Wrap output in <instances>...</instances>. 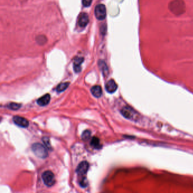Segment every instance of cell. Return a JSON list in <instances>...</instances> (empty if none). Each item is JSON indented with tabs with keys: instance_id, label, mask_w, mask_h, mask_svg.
I'll return each instance as SVG.
<instances>
[{
	"instance_id": "obj_13",
	"label": "cell",
	"mask_w": 193,
	"mask_h": 193,
	"mask_svg": "<svg viewBox=\"0 0 193 193\" xmlns=\"http://www.w3.org/2000/svg\"><path fill=\"white\" fill-rule=\"evenodd\" d=\"M70 83L69 82H65V83H62L60 84L59 85H58V86L56 88V91L57 92L60 93L61 92H63L69 86Z\"/></svg>"
},
{
	"instance_id": "obj_17",
	"label": "cell",
	"mask_w": 193,
	"mask_h": 193,
	"mask_svg": "<svg viewBox=\"0 0 193 193\" xmlns=\"http://www.w3.org/2000/svg\"><path fill=\"white\" fill-rule=\"evenodd\" d=\"M42 141L44 143V144L45 146V147L49 150H51L52 147L51 143H50V140L48 137H43L42 139Z\"/></svg>"
},
{
	"instance_id": "obj_2",
	"label": "cell",
	"mask_w": 193,
	"mask_h": 193,
	"mask_svg": "<svg viewBox=\"0 0 193 193\" xmlns=\"http://www.w3.org/2000/svg\"><path fill=\"white\" fill-rule=\"evenodd\" d=\"M122 116L127 119L137 121L138 119V114L130 106H124L121 110Z\"/></svg>"
},
{
	"instance_id": "obj_3",
	"label": "cell",
	"mask_w": 193,
	"mask_h": 193,
	"mask_svg": "<svg viewBox=\"0 0 193 193\" xmlns=\"http://www.w3.org/2000/svg\"><path fill=\"white\" fill-rule=\"evenodd\" d=\"M42 179L46 186L51 187L56 182L55 175L50 171H45L42 174Z\"/></svg>"
},
{
	"instance_id": "obj_7",
	"label": "cell",
	"mask_w": 193,
	"mask_h": 193,
	"mask_svg": "<svg viewBox=\"0 0 193 193\" xmlns=\"http://www.w3.org/2000/svg\"><path fill=\"white\" fill-rule=\"evenodd\" d=\"M89 22V17L86 13H82L78 17V23L81 27H84Z\"/></svg>"
},
{
	"instance_id": "obj_11",
	"label": "cell",
	"mask_w": 193,
	"mask_h": 193,
	"mask_svg": "<svg viewBox=\"0 0 193 193\" xmlns=\"http://www.w3.org/2000/svg\"><path fill=\"white\" fill-rule=\"evenodd\" d=\"M84 61V58L82 57H77L75 60L74 62V71L76 73H79L81 70V65Z\"/></svg>"
},
{
	"instance_id": "obj_19",
	"label": "cell",
	"mask_w": 193,
	"mask_h": 193,
	"mask_svg": "<svg viewBox=\"0 0 193 193\" xmlns=\"http://www.w3.org/2000/svg\"><path fill=\"white\" fill-rule=\"evenodd\" d=\"M92 2V0H83L82 3L84 7H89L91 5Z\"/></svg>"
},
{
	"instance_id": "obj_6",
	"label": "cell",
	"mask_w": 193,
	"mask_h": 193,
	"mask_svg": "<svg viewBox=\"0 0 193 193\" xmlns=\"http://www.w3.org/2000/svg\"><path fill=\"white\" fill-rule=\"evenodd\" d=\"M13 121L16 125L22 128H27L29 125V121L20 116H14L13 117Z\"/></svg>"
},
{
	"instance_id": "obj_8",
	"label": "cell",
	"mask_w": 193,
	"mask_h": 193,
	"mask_svg": "<svg viewBox=\"0 0 193 193\" xmlns=\"http://www.w3.org/2000/svg\"><path fill=\"white\" fill-rule=\"evenodd\" d=\"M117 84H116L115 81L113 79H110L105 84V90L110 93L115 92L117 89Z\"/></svg>"
},
{
	"instance_id": "obj_16",
	"label": "cell",
	"mask_w": 193,
	"mask_h": 193,
	"mask_svg": "<svg viewBox=\"0 0 193 193\" xmlns=\"http://www.w3.org/2000/svg\"><path fill=\"white\" fill-rule=\"evenodd\" d=\"M8 108L11 110H18V109H20L21 106V104H18V103H11L10 104H9L8 105Z\"/></svg>"
},
{
	"instance_id": "obj_15",
	"label": "cell",
	"mask_w": 193,
	"mask_h": 193,
	"mask_svg": "<svg viewBox=\"0 0 193 193\" xmlns=\"http://www.w3.org/2000/svg\"><path fill=\"white\" fill-rule=\"evenodd\" d=\"M91 132L90 130H86L84 131L82 134V139L84 141H87L91 138Z\"/></svg>"
},
{
	"instance_id": "obj_4",
	"label": "cell",
	"mask_w": 193,
	"mask_h": 193,
	"mask_svg": "<svg viewBox=\"0 0 193 193\" xmlns=\"http://www.w3.org/2000/svg\"><path fill=\"white\" fill-rule=\"evenodd\" d=\"M95 15L97 19L100 20H104L106 16V7L103 4L97 5L95 9Z\"/></svg>"
},
{
	"instance_id": "obj_5",
	"label": "cell",
	"mask_w": 193,
	"mask_h": 193,
	"mask_svg": "<svg viewBox=\"0 0 193 193\" xmlns=\"http://www.w3.org/2000/svg\"><path fill=\"white\" fill-rule=\"evenodd\" d=\"M88 168H89L88 163L87 161H82L78 165L76 169V172L79 176H83L87 173Z\"/></svg>"
},
{
	"instance_id": "obj_12",
	"label": "cell",
	"mask_w": 193,
	"mask_h": 193,
	"mask_svg": "<svg viewBox=\"0 0 193 193\" xmlns=\"http://www.w3.org/2000/svg\"><path fill=\"white\" fill-rule=\"evenodd\" d=\"M91 146L95 149H100L101 148L102 146L100 143V140L96 137H93L91 141Z\"/></svg>"
},
{
	"instance_id": "obj_18",
	"label": "cell",
	"mask_w": 193,
	"mask_h": 193,
	"mask_svg": "<svg viewBox=\"0 0 193 193\" xmlns=\"http://www.w3.org/2000/svg\"><path fill=\"white\" fill-rule=\"evenodd\" d=\"M79 184L82 187H86L88 185V181H87L86 177H83L81 179V181L79 182Z\"/></svg>"
},
{
	"instance_id": "obj_9",
	"label": "cell",
	"mask_w": 193,
	"mask_h": 193,
	"mask_svg": "<svg viewBox=\"0 0 193 193\" xmlns=\"http://www.w3.org/2000/svg\"><path fill=\"white\" fill-rule=\"evenodd\" d=\"M51 100V96L50 95L47 93L43 96L40 97L39 99L37 100V103L40 106H44L48 104Z\"/></svg>"
},
{
	"instance_id": "obj_10",
	"label": "cell",
	"mask_w": 193,
	"mask_h": 193,
	"mask_svg": "<svg viewBox=\"0 0 193 193\" xmlns=\"http://www.w3.org/2000/svg\"><path fill=\"white\" fill-rule=\"evenodd\" d=\"M91 92L93 96L97 98H99L102 95V89L100 86H94L91 88Z\"/></svg>"
},
{
	"instance_id": "obj_14",
	"label": "cell",
	"mask_w": 193,
	"mask_h": 193,
	"mask_svg": "<svg viewBox=\"0 0 193 193\" xmlns=\"http://www.w3.org/2000/svg\"><path fill=\"white\" fill-rule=\"evenodd\" d=\"M99 67L103 72L104 76H106V75L108 74V70L106 66V64L104 61H99Z\"/></svg>"
},
{
	"instance_id": "obj_1",
	"label": "cell",
	"mask_w": 193,
	"mask_h": 193,
	"mask_svg": "<svg viewBox=\"0 0 193 193\" xmlns=\"http://www.w3.org/2000/svg\"><path fill=\"white\" fill-rule=\"evenodd\" d=\"M47 147L44 146L39 143H35L32 146V151L37 157L42 159H45L48 156V153Z\"/></svg>"
}]
</instances>
